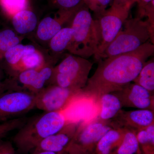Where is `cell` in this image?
Listing matches in <instances>:
<instances>
[{
    "instance_id": "5b68a950",
    "label": "cell",
    "mask_w": 154,
    "mask_h": 154,
    "mask_svg": "<svg viewBox=\"0 0 154 154\" xmlns=\"http://www.w3.org/2000/svg\"><path fill=\"white\" fill-rule=\"evenodd\" d=\"M93 64L87 59L70 54L54 67L53 85L81 91L85 87Z\"/></svg>"
},
{
    "instance_id": "1f68e13d",
    "label": "cell",
    "mask_w": 154,
    "mask_h": 154,
    "mask_svg": "<svg viewBox=\"0 0 154 154\" xmlns=\"http://www.w3.org/2000/svg\"><path fill=\"white\" fill-rule=\"evenodd\" d=\"M61 153H57L54 152L40 151H33L32 154H61Z\"/></svg>"
},
{
    "instance_id": "2e32d148",
    "label": "cell",
    "mask_w": 154,
    "mask_h": 154,
    "mask_svg": "<svg viewBox=\"0 0 154 154\" xmlns=\"http://www.w3.org/2000/svg\"><path fill=\"white\" fill-rule=\"evenodd\" d=\"M11 19L14 31L21 35H25L33 32L38 24L36 14L30 9L18 12Z\"/></svg>"
},
{
    "instance_id": "d6986e66",
    "label": "cell",
    "mask_w": 154,
    "mask_h": 154,
    "mask_svg": "<svg viewBox=\"0 0 154 154\" xmlns=\"http://www.w3.org/2000/svg\"><path fill=\"white\" fill-rule=\"evenodd\" d=\"M46 64L43 54L36 49L25 55L13 70L19 73L26 70L41 68Z\"/></svg>"
},
{
    "instance_id": "cb8c5ba5",
    "label": "cell",
    "mask_w": 154,
    "mask_h": 154,
    "mask_svg": "<svg viewBox=\"0 0 154 154\" xmlns=\"http://www.w3.org/2000/svg\"><path fill=\"white\" fill-rule=\"evenodd\" d=\"M22 38L14 30L11 29L0 30V55L4 54L11 48L20 44Z\"/></svg>"
},
{
    "instance_id": "52a82bcc",
    "label": "cell",
    "mask_w": 154,
    "mask_h": 154,
    "mask_svg": "<svg viewBox=\"0 0 154 154\" xmlns=\"http://www.w3.org/2000/svg\"><path fill=\"white\" fill-rule=\"evenodd\" d=\"M113 128L110 121L100 119L78 126L64 152L68 154H96L99 141Z\"/></svg>"
},
{
    "instance_id": "f546056e",
    "label": "cell",
    "mask_w": 154,
    "mask_h": 154,
    "mask_svg": "<svg viewBox=\"0 0 154 154\" xmlns=\"http://www.w3.org/2000/svg\"><path fill=\"white\" fill-rule=\"evenodd\" d=\"M153 0H138L136 3H137V16L136 17L143 19V16L144 11L146 7Z\"/></svg>"
},
{
    "instance_id": "ffe728a7",
    "label": "cell",
    "mask_w": 154,
    "mask_h": 154,
    "mask_svg": "<svg viewBox=\"0 0 154 154\" xmlns=\"http://www.w3.org/2000/svg\"><path fill=\"white\" fill-rule=\"evenodd\" d=\"M134 83L139 85L152 94L154 91V58L146 62L137 76L134 80Z\"/></svg>"
},
{
    "instance_id": "7a4b0ae2",
    "label": "cell",
    "mask_w": 154,
    "mask_h": 154,
    "mask_svg": "<svg viewBox=\"0 0 154 154\" xmlns=\"http://www.w3.org/2000/svg\"><path fill=\"white\" fill-rule=\"evenodd\" d=\"M66 124L63 111L46 112L21 127L13 138V141L20 152L33 150L42 141L60 131Z\"/></svg>"
},
{
    "instance_id": "ac0fdd59",
    "label": "cell",
    "mask_w": 154,
    "mask_h": 154,
    "mask_svg": "<svg viewBox=\"0 0 154 154\" xmlns=\"http://www.w3.org/2000/svg\"><path fill=\"white\" fill-rule=\"evenodd\" d=\"M73 32L70 26L62 28L50 40V49L56 54H60L66 51L72 38Z\"/></svg>"
},
{
    "instance_id": "3957f363",
    "label": "cell",
    "mask_w": 154,
    "mask_h": 154,
    "mask_svg": "<svg viewBox=\"0 0 154 154\" xmlns=\"http://www.w3.org/2000/svg\"><path fill=\"white\" fill-rule=\"evenodd\" d=\"M149 40L154 44V27L148 20L144 21L137 17L128 18L113 41L99 56L98 61L134 51Z\"/></svg>"
},
{
    "instance_id": "9a60e30c",
    "label": "cell",
    "mask_w": 154,
    "mask_h": 154,
    "mask_svg": "<svg viewBox=\"0 0 154 154\" xmlns=\"http://www.w3.org/2000/svg\"><path fill=\"white\" fill-rule=\"evenodd\" d=\"M126 130L113 128L108 131L99 141L96 154H115L123 141Z\"/></svg>"
},
{
    "instance_id": "9c48e42d",
    "label": "cell",
    "mask_w": 154,
    "mask_h": 154,
    "mask_svg": "<svg viewBox=\"0 0 154 154\" xmlns=\"http://www.w3.org/2000/svg\"><path fill=\"white\" fill-rule=\"evenodd\" d=\"M35 107V94L23 91L0 95V121L24 114Z\"/></svg>"
},
{
    "instance_id": "f1b7e54d",
    "label": "cell",
    "mask_w": 154,
    "mask_h": 154,
    "mask_svg": "<svg viewBox=\"0 0 154 154\" xmlns=\"http://www.w3.org/2000/svg\"><path fill=\"white\" fill-rule=\"evenodd\" d=\"M0 154H15V149L11 142L0 139Z\"/></svg>"
},
{
    "instance_id": "4dcf8cb0",
    "label": "cell",
    "mask_w": 154,
    "mask_h": 154,
    "mask_svg": "<svg viewBox=\"0 0 154 154\" xmlns=\"http://www.w3.org/2000/svg\"><path fill=\"white\" fill-rule=\"evenodd\" d=\"M134 4V0H113L112 4L116 5L122 6V7H127L131 8Z\"/></svg>"
},
{
    "instance_id": "5bb4252c",
    "label": "cell",
    "mask_w": 154,
    "mask_h": 154,
    "mask_svg": "<svg viewBox=\"0 0 154 154\" xmlns=\"http://www.w3.org/2000/svg\"><path fill=\"white\" fill-rule=\"evenodd\" d=\"M53 69L46 64L41 68L26 70L18 73L17 79L24 88L36 94L43 89L46 82L51 80Z\"/></svg>"
},
{
    "instance_id": "6da1fadb",
    "label": "cell",
    "mask_w": 154,
    "mask_h": 154,
    "mask_svg": "<svg viewBox=\"0 0 154 154\" xmlns=\"http://www.w3.org/2000/svg\"><path fill=\"white\" fill-rule=\"evenodd\" d=\"M154 52V44L149 40L134 51L99 60L95 72L82 89L81 96L98 100L103 94L121 90L133 82Z\"/></svg>"
},
{
    "instance_id": "e575fe53",
    "label": "cell",
    "mask_w": 154,
    "mask_h": 154,
    "mask_svg": "<svg viewBox=\"0 0 154 154\" xmlns=\"http://www.w3.org/2000/svg\"><path fill=\"white\" fill-rule=\"evenodd\" d=\"M137 1H138V0H134V3H136L137 2Z\"/></svg>"
},
{
    "instance_id": "d4e9b609",
    "label": "cell",
    "mask_w": 154,
    "mask_h": 154,
    "mask_svg": "<svg viewBox=\"0 0 154 154\" xmlns=\"http://www.w3.org/2000/svg\"><path fill=\"white\" fill-rule=\"evenodd\" d=\"M29 0H0V7L9 18L22 10L29 9Z\"/></svg>"
},
{
    "instance_id": "4fadbf2b",
    "label": "cell",
    "mask_w": 154,
    "mask_h": 154,
    "mask_svg": "<svg viewBox=\"0 0 154 154\" xmlns=\"http://www.w3.org/2000/svg\"><path fill=\"white\" fill-rule=\"evenodd\" d=\"M78 126L75 122L66 124L60 131L42 141L33 151H45L57 153L64 152Z\"/></svg>"
},
{
    "instance_id": "277c9868",
    "label": "cell",
    "mask_w": 154,
    "mask_h": 154,
    "mask_svg": "<svg viewBox=\"0 0 154 154\" xmlns=\"http://www.w3.org/2000/svg\"><path fill=\"white\" fill-rule=\"evenodd\" d=\"M69 24L74 32L66 50L71 54L85 59L96 55L98 42L94 19L82 1Z\"/></svg>"
},
{
    "instance_id": "30bf717a",
    "label": "cell",
    "mask_w": 154,
    "mask_h": 154,
    "mask_svg": "<svg viewBox=\"0 0 154 154\" xmlns=\"http://www.w3.org/2000/svg\"><path fill=\"white\" fill-rule=\"evenodd\" d=\"M112 94L118 97L122 107L154 110L153 95L136 83H130Z\"/></svg>"
},
{
    "instance_id": "ba28073f",
    "label": "cell",
    "mask_w": 154,
    "mask_h": 154,
    "mask_svg": "<svg viewBox=\"0 0 154 154\" xmlns=\"http://www.w3.org/2000/svg\"><path fill=\"white\" fill-rule=\"evenodd\" d=\"M82 91L53 85L35 94V107L46 112L63 111L74 99L81 96Z\"/></svg>"
},
{
    "instance_id": "4316f807",
    "label": "cell",
    "mask_w": 154,
    "mask_h": 154,
    "mask_svg": "<svg viewBox=\"0 0 154 154\" xmlns=\"http://www.w3.org/2000/svg\"><path fill=\"white\" fill-rule=\"evenodd\" d=\"M82 2L94 15H98L107 10L113 0H82Z\"/></svg>"
},
{
    "instance_id": "8992f818",
    "label": "cell",
    "mask_w": 154,
    "mask_h": 154,
    "mask_svg": "<svg viewBox=\"0 0 154 154\" xmlns=\"http://www.w3.org/2000/svg\"><path fill=\"white\" fill-rule=\"evenodd\" d=\"M131 8L112 4L109 8L93 18L98 40V51L94 56L98 61L99 56L113 41L128 18Z\"/></svg>"
},
{
    "instance_id": "7c38bea8",
    "label": "cell",
    "mask_w": 154,
    "mask_h": 154,
    "mask_svg": "<svg viewBox=\"0 0 154 154\" xmlns=\"http://www.w3.org/2000/svg\"><path fill=\"white\" fill-rule=\"evenodd\" d=\"M80 5L71 10H58L53 17L48 16L42 19L36 28V35L38 39L43 42H49L63 28L64 25L69 24Z\"/></svg>"
},
{
    "instance_id": "83f0119b",
    "label": "cell",
    "mask_w": 154,
    "mask_h": 154,
    "mask_svg": "<svg viewBox=\"0 0 154 154\" xmlns=\"http://www.w3.org/2000/svg\"><path fill=\"white\" fill-rule=\"evenodd\" d=\"M82 0H48L51 5L58 10H71L79 5Z\"/></svg>"
},
{
    "instance_id": "8fae6325",
    "label": "cell",
    "mask_w": 154,
    "mask_h": 154,
    "mask_svg": "<svg viewBox=\"0 0 154 154\" xmlns=\"http://www.w3.org/2000/svg\"><path fill=\"white\" fill-rule=\"evenodd\" d=\"M113 128H121L137 132L154 123V110L149 109L121 110L110 120Z\"/></svg>"
},
{
    "instance_id": "836d02e7",
    "label": "cell",
    "mask_w": 154,
    "mask_h": 154,
    "mask_svg": "<svg viewBox=\"0 0 154 154\" xmlns=\"http://www.w3.org/2000/svg\"><path fill=\"white\" fill-rule=\"evenodd\" d=\"M61 154H68L67 153L65 152H62Z\"/></svg>"
},
{
    "instance_id": "484cf974",
    "label": "cell",
    "mask_w": 154,
    "mask_h": 154,
    "mask_svg": "<svg viewBox=\"0 0 154 154\" xmlns=\"http://www.w3.org/2000/svg\"><path fill=\"white\" fill-rule=\"evenodd\" d=\"M25 117L11 119L0 123V139H3L9 133L19 129L27 122Z\"/></svg>"
},
{
    "instance_id": "44dd1931",
    "label": "cell",
    "mask_w": 154,
    "mask_h": 154,
    "mask_svg": "<svg viewBox=\"0 0 154 154\" xmlns=\"http://www.w3.org/2000/svg\"><path fill=\"white\" fill-rule=\"evenodd\" d=\"M36 49L33 45H24L20 43L9 49L4 54L3 58H5L11 68L14 69L22 58Z\"/></svg>"
},
{
    "instance_id": "7402d4cb",
    "label": "cell",
    "mask_w": 154,
    "mask_h": 154,
    "mask_svg": "<svg viewBox=\"0 0 154 154\" xmlns=\"http://www.w3.org/2000/svg\"><path fill=\"white\" fill-rule=\"evenodd\" d=\"M136 137L143 154H154V124L136 133Z\"/></svg>"
},
{
    "instance_id": "603a6c76",
    "label": "cell",
    "mask_w": 154,
    "mask_h": 154,
    "mask_svg": "<svg viewBox=\"0 0 154 154\" xmlns=\"http://www.w3.org/2000/svg\"><path fill=\"white\" fill-rule=\"evenodd\" d=\"M115 154H143L136 137V132L126 130L123 141Z\"/></svg>"
},
{
    "instance_id": "e0dca14e",
    "label": "cell",
    "mask_w": 154,
    "mask_h": 154,
    "mask_svg": "<svg viewBox=\"0 0 154 154\" xmlns=\"http://www.w3.org/2000/svg\"><path fill=\"white\" fill-rule=\"evenodd\" d=\"M101 111L99 119L103 121H110L115 117L122 107L118 97L112 93L103 94L99 97Z\"/></svg>"
},
{
    "instance_id": "d590c367",
    "label": "cell",
    "mask_w": 154,
    "mask_h": 154,
    "mask_svg": "<svg viewBox=\"0 0 154 154\" xmlns=\"http://www.w3.org/2000/svg\"><path fill=\"white\" fill-rule=\"evenodd\" d=\"M2 58H3L2 57V56H1V55H0V60H1V59Z\"/></svg>"
},
{
    "instance_id": "d6a6232c",
    "label": "cell",
    "mask_w": 154,
    "mask_h": 154,
    "mask_svg": "<svg viewBox=\"0 0 154 154\" xmlns=\"http://www.w3.org/2000/svg\"><path fill=\"white\" fill-rule=\"evenodd\" d=\"M6 87H7V85L5 84H3L0 82V95L3 94V92H5L6 89Z\"/></svg>"
}]
</instances>
